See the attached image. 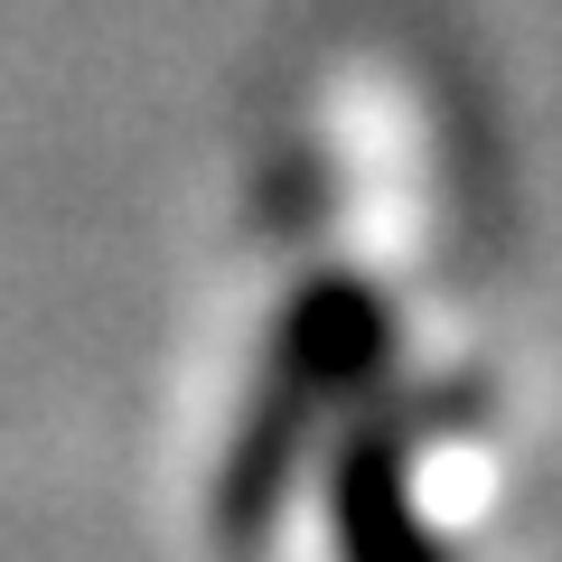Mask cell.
Instances as JSON below:
<instances>
[{
    "instance_id": "1",
    "label": "cell",
    "mask_w": 562,
    "mask_h": 562,
    "mask_svg": "<svg viewBox=\"0 0 562 562\" xmlns=\"http://www.w3.org/2000/svg\"><path fill=\"white\" fill-rule=\"evenodd\" d=\"M384 366H394V310H384L375 281L357 272H310L291 301H281L272 338H262V375L244 403L235 441L216 469V543L225 553H262L281 525V497L301 479V460L319 450L328 413L357 394H375Z\"/></svg>"
},
{
    "instance_id": "2",
    "label": "cell",
    "mask_w": 562,
    "mask_h": 562,
    "mask_svg": "<svg viewBox=\"0 0 562 562\" xmlns=\"http://www.w3.org/2000/svg\"><path fill=\"white\" fill-rule=\"evenodd\" d=\"M328 535H338V562H450L441 535L422 525L413 497V431L394 413L357 422L328 460Z\"/></svg>"
}]
</instances>
